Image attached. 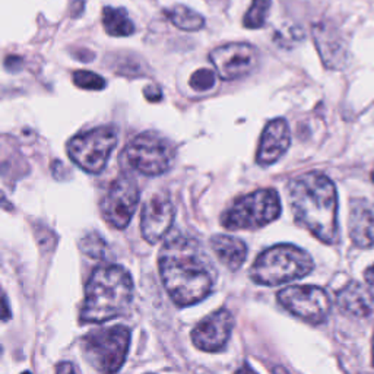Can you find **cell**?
I'll list each match as a JSON object with an SVG mask.
<instances>
[{
	"instance_id": "1",
	"label": "cell",
	"mask_w": 374,
	"mask_h": 374,
	"mask_svg": "<svg viewBox=\"0 0 374 374\" xmlns=\"http://www.w3.org/2000/svg\"><path fill=\"white\" fill-rule=\"evenodd\" d=\"M162 284L177 305L203 301L214 289L217 272L201 243L185 234H174L158 257Z\"/></svg>"
},
{
	"instance_id": "2",
	"label": "cell",
	"mask_w": 374,
	"mask_h": 374,
	"mask_svg": "<svg viewBox=\"0 0 374 374\" xmlns=\"http://www.w3.org/2000/svg\"><path fill=\"white\" fill-rule=\"evenodd\" d=\"M288 201L296 221L326 245L338 241V193L328 175L304 173L288 185Z\"/></svg>"
},
{
	"instance_id": "3",
	"label": "cell",
	"mask_w": 374,
	"mask_h": 374,
	"mask_svg": "<svg viewBox=\"0 0 374 374\" xmlns=\"http://www.w3.org/2000/svg\"><path fill=\"white\" fill-rule=\"evenodd\" d=\"M134 300L130 273L117 265L96 268L85 287L80 322L103 323L123 315Z\"/></svg>"
},
{
	"instance_id": "4",
	"label": "cell",
	"mask_w": 374,
	"mask_h": 374,
	"mask_svg": "<svg viewBox=\"0 0 374 374\" xmlns=\"http://www.w3.org/2000/svg\"><path fill=\"white\" fill-rule=\"evenodd\" d=\"M315 268L312 256L292 245H276L260 253L250 269L252 280L265 287L300 280Z\"/></svg>"
},
{
	"instance_id": "5",
	"label": "cell",
	"mask_w": 374,
	"mask_h": 374,
	"mask_svg": "<svg viewBox=\"0 0 374 374\" xmlns=\"http://www.w3.org/2000/svg\"><path fill=\"white\" fill-rule=\"evenodd\" d=\"M175 158L173 143L152 132L135 136L122 152V164L146 177H155L167 173Z\"/></svg>"
},
{
	"instance_id": "6",
	"label": "cell",
	"mask_w": 374,
	"mask_h": 374,
	"mask_svg": "<svg viewBox=\"0 0 374 374\" xmlns=\"http://www.w3.org/2000/svg\"><path fill=\"white\" fill-rule=\"evenodd\" d=\"M281 215V201L273 189H260L238 198L226 209L221 224L226 230H257Z\"/></svg>"
},
{
	"instance_id": "7",
	"label": "cell",
	"mask_w": 374,
	"mask_h": 374,
	"mask_svg": "<svg viewBox=\"0 0 374 374\" xmlns=\"http://www.w3.org/2000/svg\"><path fill=\"white\" fill-rule=\"evenodd\" d=\"M130 345V331L126 326L96 329L82 339L87 361L103 374H116L126 361Z\"/></svg>"
},
{
	"instance_id": "8",
	"label": "cell",
	"mask_w": 374,
	"mask_h": 374,
	"mask_svg": "<svg viewBox=\"0 0 374 374\" xmlns=\"http://www.w3.org/2000/svg\"><path fill=\"white\" fill-rule=\"evenodd\" d=\"M119 142L116 127L101 126L73 136L68 143V155L89 174L101 173Z\"/></svg>"
},
{
	"instance_id": "9",
	"label": "cell",
	"mask_w": 374,
	"mask_h": 374,
	"mask_svg": "<svg viewBox=\"0 0 374 374\" xmlns=\"http://www.w3.org/2000/svg\"><path fill=\"white\" fill-rule=\"evenodd\" d=\"M276 299L291 315L312 324L323 323L332 308L328 292L316 285H291L281 289Z\"/></svg>"
},
{
	"instance_id": "10",
	"label": "cell",
	"mask_w": 374,
	"mask_h": 374,
	"mask_svg": "<svg viewBox=\"0 0 374 374\" xmlns=\"http://www.w3.org/2000/svg\"><path fill=\"white\" fill-rule=\"evenodd\" d=\"M139 198L141 193L135 178L129 175L116 178L101 201L103 218L113 229H126L136 213Z\"/></svg>"
},
{
	"instance_id": "11",
	"label": "cell",
	"mask_w": 374,
	"mask_h": 374,
	"mask_svg": "<svg viewBox=\"0 0 374 374\" xmlns=\"http://www.w3.org/2000/svg\"><path fill=\"white\" fill-rule=\"evenodd\" d=\"M214 68L224 80H234L253 73L259 64V53L252 44L231 43L214 48L209 55Z\"/></svg>"
},
{
	"instance_id": "12",
	"label": "cell",
	"mask_w": 374,
	"mask_h": 374,
	"mask_svg": "<svg viewBox=\"0 0 374 374\" xmlns=\"http://www.w3.org/2000/svg\"><path fill=\"white\" fill-rule=\"evenodd\" d=\"M234 317L230 310L220 308L196 324L192 332V340L196 348L206 352L221 351L231 336Z\"/></svg>"
},
{
	"instance_id": "13",
	"label": "cell",
	"mask_w": 374,
	"mask_h": 374,
	"mask_svg": "<svg viewBox=\"0 0 374 374\" xmlns=\"http://www.w3.org/2000/svg\"><path fill=\"white\" fill-rule=\"evenodd\" d=\"M174 221V206L166 193H157L142 208L141 231L143 238L155 245L164 237Z\"/></svg>"
},
{
	"instance_id": "14",
	"label": "cell",
	"mask_w": 374,
	"mask_h": 374,
	"mask_svg": "<svg viewBox=\"0 0 374 374\" xmlns=\"http://www.w3.org/2000/svg\"><path fill=\"white\" fill-rule=\"evenodd\" d=\"M291 145V132L288 123L284 119H275L269 122L260 138L257 162L259 166L268 167L282 158Z\"/></svg>"
},
{
	"instance_id": "15",
	"label": "cell",
	"mask_w": 374,
	"mask_h": 374,
	"mask_svg": "<svg viewBox=\"0 0 374 374\" xmlns=\"http://www.w3.org/2000/svg\"><path fill=\"white\" fill-rule=\"evenodd\" d=\"M350 237L360 249H374V203L355 198L350 205Z\"/></svg>"
},
{
	"instance_id": "16",
	"label": "cell",
	"mask_w": 374,
	"mask_h": 374,
	"mask_svg": "<svg viewBox=\"0 0 374 374\" xmlns=\"http://www.w3.org/2000/svg\"><path fill=\"white\" fill-rule=\"evenodd\" d=\"M313 36L324 66L329 69H340L345 66L348 50L345 41L339 32L328 24H317L313 27Z\"/></svg>"
},
{
	"instance_id": "17",
	"label": "cell",
	"mask_w": 374,
	"mask_h": 374,
	"mask_svg": "<svg viewBox=\"0 0 374 374\" xmlns=\"http://www.w3.org/2000/svg\"><path fill=\"white\" fill-rule=\"evenodd\" d=\"M338 307L354 317H367L374 310V292L368 284L352 281L338 292Z\"/></svg>"
},
{
	"instance_id": "18",
	"label": "cell",
	"mask_w": 374,
	"mask_h": 374,
	"mask_svg": "<svg viewBox=\"0 0 374 374\" xmlns=\"http://www.w3.org/2000/svg\"><path fill=\"white\" fill-rule=\"evenodd\" d=\"M210 249L215 253L220 262L230 271H237L246 262L247 246L246 243L233 237L218 234L210 238Z\"/></svg>"
},
{
	"instance_id": "19",
	"label": "cell",
	"mask_w": 374,
	"mask_h": 374,
	"mask_svg": "<svg viewBox=\"0 0 374 374\" xmlns=\"http://www.w3.org/2000/svg\"><path fill=\"white\" fill-rule=\"evenodd\" d=\"M103 25L113 37H129L135 32V24L122 8L106 6L103 9Z\"/></svg>"
},
{
	"instance_id": "20",
	"label": "cell",
	"mask_w": 374,
	"mask_h": 374,
	"mask_svg": "<svg viewBox=\"0 0 374 374\" xmlns=\"http://www.w3.org/2000/svg\"><path fill=\"white\" fill-rule=\"evenodd\" d=\"M166 15L174 27L183 31H199L205 25L202 15L183 5H175L167 9Z\"/></svg>"
},
{
	"instance_id": "21",
	"label": "cell",
	"mask_w": 374,
	"mask_h": 374,
	"mask_svg": "<svg viewBox=\"0 0 374 374\" xmlns=\"http://www.w3.org/2000/svg\"><path fill=\"white\" fill-rule=\"evenodd\" d=\"M272 0H253L245 20H243V25L249 29L262 28L268 20Z\"/></svg>"
},
{
	"instance_id": "22",
	"label": "cell",
	"mask_w": 374,
	"mask_h": 374,
	"mask_svg": "<svg viewBox=\"0 0 374 374\" xmlns=\"http://www.w3.org/2000/svg\"><path fill=\"white\" fill-rule=\"evenodd\" d=\"M73 84L87 91H101L106 87V79L89 71H76L73 73Z\"/></svg>"
},
{
	"instance_id": "23",
	"label": "cell",
	"mask_w": 374,
	"mask_h": 374,
	"mask_svg": "<svg viewBox=\"0 0 374 374\" xmlns=\"http://www.w3.org/2000/svg\"><path fill=\"white\" fill-rule=\"evenodd\" d=\"M190 88L198 92H205L213 89L217 84V75L210 69H199L190 78Z\"/></svg>"
},
{
	"instance_id": "24",
	"label": "cell",
	"mask_w": 374,
	"mask_h": 374,
	"mask_svg": "<svg viewBox=\"0 0 374 374\" xmlns=\"http://www.w3.org/2000/svg\"><path fill=\"white\" fill-rule=\"evenodd\" d=\"M82 249L89 256H100L106 250V243L99 234H89L82 241Z\"/></svg>"
},
{
	"instance_id": "25",
	"label": "cell",
	"mask_w": 374,
	"mask_h": 374,
	"mask_svg": "<svg viewBox=\"0 0 374 374\" xmlns=\"http://www.w3.org/2000/svg\"><path fill=\"white\" fill-rule=\"evenodd\" d=\"M145 96L150 101H159L162 99V92L157 87H146L145 89Z\"/></svg>"
},
{
	"instance_id": "26",
	"label": "cell",
	"mask_w": 374,
	"mask_h": 374,
	"mask_svg": "<svg viewBox=\"0 0 374 374\" xmlns=\"http://www.w3.org/2000/svg\"><path fill=\"white\" fill-rule=\"evenodd\" d=\"M56 374H79V371L72 363H62L57 366Z\"/></svg>"
},
{
	"instance_id": "27",
	"label": "cell",
	"mask_w": 374,
	"mask_h": 374,
	"mask_svg": "<svg viewBox=\"0 0 374 374\" xmlns=\"http://www.w3.org/2000/svg\"><path fill=\"white\" fill-rule=\"evenodd\" d=\"M364 280H366V284H368L370 287H374V265L367 268V271L364 272Z\"/></svg>"
},
{
	"instance_id": "28",
	"label": "cell",
	"mask_w": 374,
	"mask_h": 374,
	"mask_svg": "<svg viewBox=\"0 0 374 374\" xmlns=\"http://www.w3.org/2000/svg\"><path fill=\"white\" fill-rule=\"evenodd\" d=\"M273 374H288V371L282 367H275L273 368Z\"/></svg>"
},
{
	"instance_id": "29",
	"label": "cell",
	"mask_w": 374,
	"mask_h": 374,
	"mask_svg": "<svg viewBox=\"0 0 374 374\" xmlns=\"http://www.w3.org/2000/svg\"><path fill=\"white\" fill-rule=\"evenodd\" d=\"M373 364H374V335H373Z\"/></svg>"
},
{
	"instance_id": "30",
	"label": "cell",
	"mask_w": 374,
	"mask_h": 374,
	"mask_svg": "<svg viewBox=\"0 0 374 374\" xmlns=\"http://www.w3.org/2000/svg\"><path fill=\"white\" fill-rule=\"evenodd\" d=\"M22 374H31V373H29V371H25V373H22Z\"/></svg>"
},
{
	"instance_id": "31",
	"label": "cell",
	"mask_w": 374,
	"mask_h": 374,
	"mask_svg": "<svg viewBox=\"0 0 374 374\" xmlns=\"http://www.w3.org/2000/svg\"><path fill=\"white\" fill-rule=\"evenodd\" d=\"M373 180H374V173H373Z\"/></svg>"
}]
</instances>
